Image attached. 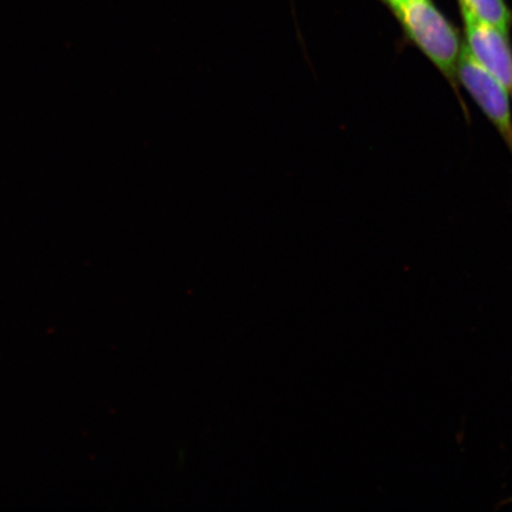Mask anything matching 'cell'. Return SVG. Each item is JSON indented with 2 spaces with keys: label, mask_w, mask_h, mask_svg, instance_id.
<instances>
[{
  "label": "cell",
  "mask_w": 512,
  "mask_h": 512,
  "mask_svg": "<svg viewBox=\"0 0 512 512\" xmlns=\"http://www.w3.org/2000/svg\"><path fill=\"white\" fill-rule=\"evenodd\" d=\"M392 12L403 36L430 61L452 88L465 117L469 108L458 81V68L464 53L459 30L432 0H381Z\"/></svg>",
  "instance_id": "obj_1"
},
{
  "label": "cell",
  "mask_w": 512,
  "mask_h": 512,
  "mask_svg": "<svg viewBox=\"0 0 512 512\" xmlns=\"http://www.w3.org/2000/svg\"><path fill=\"white\" fill-rule=\"evenodd\" d=\"M458 81L460 88L465 89L486 119L496 128L512 156V112L509 95L494 76L486 72L467 53L465 46L459 62Z\"/></svg>",
  "instance_id": "obj_2"
},
{
  "label": "cell",
  "mask_w": 512,
  "mask_h": 512,
  "mask_svg": "<svg viewBox=\"0 0 512 512\" xmlns=\"http://www.w3.org/2000/svg\"><path fill=\"white\" fill-rule=\"evenodd\" d=\"M464 46L486 72L494 76L512 100V44L509 32L463 19Z\"/></svg>",
  "instance_id": "obj_3"
},
{
  "label": "cell",
  "mask_w": 512,
  "mask_h": 512,
  "mask_svg": "<svg viewBox=\"0 0 512 512\" xmlns=\"http://www.w3.org/2000/svg\"><path fill=\"white\" fill-rule=\"evenodd\" d=\"M463 19L489 24L505 32L512 28V10L505 0H458Z\"/></svg>",
  "instance_id": "obj_4"
},
{
  "label": "cell",
  "mask_w": 512,
  "mask_h": 512,
  "mask_svg": "<svg viewBox=\"0 0 512 512\" xmlns=\"http://www.w3.org/2000/svg\"><path fill=\"white\" fill-rule=\"evenodd\" d=\"M512 502V498L508 499V501H505L504 503Z\"/></svg>",
  "instance_id": "obj_5"
}]
</instances>
